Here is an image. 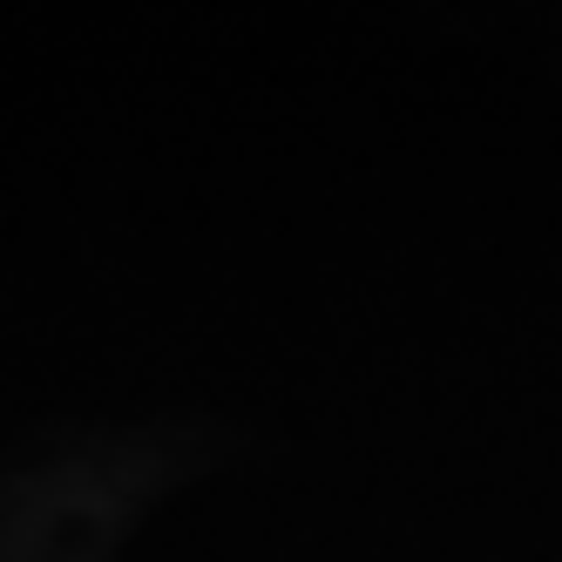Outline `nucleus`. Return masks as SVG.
I'll return each mask as SVG.
<instances>
[]
</instances>
